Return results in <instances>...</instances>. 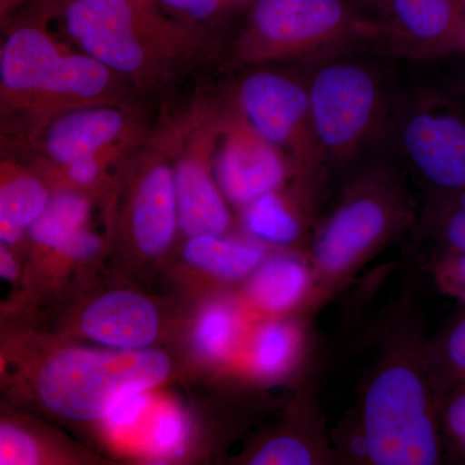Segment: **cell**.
<instances>
[{"label":"cell","mask_w":465,"mask_h":465,"mask_svg":"<svg viewBox=\"0 0 465 465\" xmlns=\"http://www.w3.org/2000/svg\"><path fill=\"white\" fill-rule=\"evenodd\" d=\"M372 18L391 54L410 60L448 56L465 17V0H375Z\"/></svg>","instance_id":"12"},{"label":"cell","mask_w":465,"mask_h":465,"mask_svg":"<svg viewBox=\"0 0 465 465\" xmlns=\"http://www.w3.org/2000/svg\"><path fill=\"white\" fill-rule=\"evenodd\" d=\"M52 185L25 139L0 128V241L20 253L27 229L50 201Z\"/></svg>","instance_id":"13"},{"label":"cell","mask_w":465,"mask_h":465,"mask_svg":"<svg viewBox=\"0 0 465 465\" xmlns=\"http://www.w3.org/2000/svg\"><path fill=\"white\" fill-rule=\"evenodd\" d=\"M213 173L226 200L241 208L296 176L286 155L262 139L232 105L223 112Z\"/></svg>","instance_id":"11"},{"label":"cell","mask_w":465,"mask_h":465,"mask_svg":"<svg viewBox=\"0 0 465 465\" xmlns=\"http://www.w3.org/2000/svg\"><path fill=\"white\" fill-rule=\"evenodd\" d=\"M79 329L94 344L115 351H142L157 341L161 318L154 302L133 290H114L92 300Z\"/></svg>","instance_id":"18"},{"label":"cell","mask_w":465,"mask_h":465,"mask_svg":"<svg viewBox=\"0 0 465 465\" xmlns=\"http://www.w3.org/2000/svg\"><path fill=\"white\" fill-rule=\"evenodd\" d=\"M243 336L242 309L228 296H215L195 316L192 342L195 353L208 365H220L234 354Z\"/></svg>","instance_id":"21"},{"label":"cell","mask_w":465,"mask_h":465,"mask_svg":"<svg viewBox=\"0 0 465 465\" xmlns=\"http://www.w3.org/2000/svg\"><path fill=\"white\" fill-rule=\"evenodd\" d=\"M399 296L384 313L371 362L358 385V445L366 463H445L439 407L427 356L423 275L406 262Z\"/></svg>","instance_id":"1"},{"label":"cell","mask_w":465,"mask_h":465,"mask_svg":"<svg viewBox=\"0 0 465 465\" xmlns=\"http://www.w3.org/2000/svg\"><path fill=\"white\" fill-rule=\"evenodd\" d=\"M247 307L264 318L309 314L321 308L317 275L302 250H271L256 271L244 281Z\"/></svg>","instance_id":"14"},{"label":"cell","mask_w":465,"mask_h":465,"mask_svg":"<svg viewBox=\"0 0 465 465\" xmlns=\"http://www.w3.org/2000/svg\"><path fill=\"white\" fill-rule=\"evenodd\" d=\"M8 405H5V402H3V401H0V410L2 409H8Z\"/></svg>","instance_id":"35"},{"label":"cell","mask_w":465,"mask_h":465,"mask_svg":"<svg viewBox=\"0 0 465 465\" xmlns=\"http://www.w3.org/2000/svg\"><path fill=\"white\" fill-rule=\"evenodd\" d=\"M238 84L232 108L286 155L298 179L324 183L304 73L259 65Z\"/></svg>","instance_id":"8"},{"label":"cell","mask_w":465,"mask_h":465,"mask_svg":"<svg viewBox=\"0 0 465 465\" xmlns=\"http://www.w3.org/2000/svg\"><path fill=\"white\" fill-rule=\"evenodd\" d=\"M427 356L440 402L450 391L465 382V302L428 336Z\"/></svg>","instance_id":"24"},{"label":"cell","mask_w":465,"mask_h":465,"mask_svg":"<svg viewBox=\"0 0 465 465\" xmlns=\"http://www.w3.org/2000/svg\"><path fill=\"white\" fill-rule=\"evenodd\" d=\"M268 247L253 240L203 234L188 238L183 250L186 264L217 282H244L268 256Z\"/></svg>","instance_id":"20"},{"label":"cell","mask_w":465,"mask_h":465,"mask_svg":"<svg viewBox=\"0 0 465 465\" xmlns=\"http://www.w3.org/2000/svg\"><path fill=\"white\" fill-rule=\"evenodd\" d=\"M131 127V116L124 106L99 103L45 116L21 136L48 176L75 159L122 148Z\"/></svg>","instance_id":"10"},{"label":"cell","mask_w":465,"mask_h":465,"mask_svg":"<svg viewBox=\"0 0 465 465\" xmlns=\"http://www.w3.org/2000/svg\"><path fill=\"white\" fill-rule=\"evenodd\" d=\"M23 281V258H21L20 253L16 250L12 249L5 242L0 241V284H8L16 292V305H15L14 316L16 313L18 300H20Z\"/></svg>","instance_id":"31"},{"label":"cell","mask_w":465,"mask_h":465,"mask_svg":"<svg viewBox=\"0 0 465 465\" xmlns=\"http://www.w3.org/2000/svg\"><path fill=\"white\" fill-rule=\"evenodd\" d=\"M2 45H3V41H2V39H0V54H2Z\"/></svg>","instance_id":"36"},{"label":"cell","mask_w":465,"mask_h":465,"mask_svg":"<svg viewBox=\"0 0 465 465\" xmlns=\"http://www.w3.org/2000/svg\"><path fill=\"white\" fill-rule=\"evenodd\" d=\"M114 152L105 153V154L90 155V157L75 159L70 162L65 167L54 171L48 174L50 180L56 174L61 173L72 183L74 189H85L96 183L103 176L104 167H105L106 158H112Z\"/></svg>","instance_id":"28"},{"label":"cell","mask_w":465,"mask_h":465,"mask_svg":"<svg viewBox=\"0 0 465 465\" xmlns=\"http://www.w3.org/2000/svg\"><path fill=\"white\" fill-rule=\"evenodd\" d=\"M282 420L252 450L251 465L333 464L339 459L327 440L324 420L312 385H293Z\"/></svg>","instance_id":"17"},{"label":"cell","mask_w":465,"mask_h":465,"mask_svg":"<svg viewBox=\"0 0 465 465\" xmlns=\"http://www.w3.org/2000/svg\"><path fill=\"white\" fill-rule=\"evenodd\" d=\"M390 142L423 202L465 191V109L433 90L396 96Z\"/></svg>","instance_id":"7"},{"label":"cell","mask_w":465,"mask_h":465,"mask_svg":"<svg viewBox=\"0 0 465 465\" xmlns=\"http://www.w3.org/2000/svg\"><path fill=\"white\" fill-rule=\"evenodd\" d=\"M464 60H465V58H464Z\"/></svg>","instance_id":"37"},{"label":"cell","mask_w":465,"mask_h":465,"mask_svg":"<svg viewBox=\"0 0 465 465\" xmlns=\"http://www.w3.org/2000/svg\"><path fill=\"white\" fill-rule=\"evenodd\" d=\"M425 256L465 252V191L423 202L412 231Z\"/></svg>","instance_id":"23"},{"label":"cell","mask_w":465,"mask_h":465,"mask_svg":"<svg viewBox=\"0 0 465 465\" xmlns=\"http://www.w3.org/2000/svg\"><path fill=\"white\" fill-rule=\"evenodd\" d=\"M163 5L176 16L182 17L185 23H206L222 11L226 0H152Z\"/></svg>","instance_id":"30"},{"label":"cell","mask_w":465,"mask_h":465,"mask_svg":"<svg viewBox=\"0 0 465 465\" xmlns=\"http://www.w3.org/2000/svg\"><path fill=\"white\" fill-rule=\"evenodd\" d=\"M63 451L56 440L38 421L0 410V465L60 463Z\"/></svg>","instance_id":"22"},{"label":"cell","mask_w":465,"mask_h":465,"mask_svg":"<svg viewBox=\"0 0 465 465\" xmlns=\"http://www.w3.org/2000/svg\"><path fill=\"white\" fill-rule=\"evenodd\" d=\"M23 11L2 45L0 127L24 134L61 110L116 103L119 76L52 36V0H29Z\"/></svg>","instance_id":"2"},{"label":"cell","mask_w":465,"mask_h":465,"mask_svg":"<svg viewBox=\"0 0 465 465\" xmlns=\"http://www.w3.org/2000/svg\"><path fill=\"white\" fill-rule=\"evenodd\" d=\"M418 262L439 292L465 302V252L437 253Z\"/></svg>","instance_id":"26"},{"label":"cell","mask_w":465,"mask_h":465,"mask_svg":"<svg viewBox=\"0 0 465 465\" xmlns=\"http://www.w3.org/2000/svg\"><path fill=\"white\" fill-rule=\"evenodd\" d=\"M312 320L313 316L298 314L258 321L249 348L250 370L258 381L293 387L307 378Z\"/></svg>","instance_id":"19"},{"label":"cell","mask_w":465,"mask_h":465,"mask_svg":"<svg viewBox=\"0 0 465 465\" xmlns=\"http://www.w3.org/2000/svg\"><path fill=\"white\" fill-rule=\"evenodd\" d=\"M70 38L82 52L118 76L137 82L155 78L170 54L191 42L153 5L137 0H52Z\"/></svg>","instance_id":"6"},{"label":"cell","mask_w":465,"mask_h":465,"mask_svg":"<svg viewBox=\"0 0 465 465\" xmlns=\"http://www.w3.org/2000/svg\"><path fill=\"white\" fill-rule=\"evenodd\" d=\"M448 56H461L465 58V17L457 36H455L454 42L450 45Z\"/></svg>","instance_id":"32"},{"label":"cell","mask_w":465,"mask_h":465,"mask_svg":"<svg viewBox=\"0 0 465 465\" xmlns=\"http://www.w3.org/2000/svg\"><path fill=\"white\" fill-rule=\"evenodd\" d=\"M322 183L293 177L243 208L244 231L271 250L307 251L318 223Z\"/></svg>","instance_id":"16"},{"label":"cell","mask_w":465,"mask_h":465,"mask_svg":"<svg viewBox=\"0 0 465 465\" xmlns=\"http://www.w3.org/2000/svg\"><path fill=\"white\" fill-rule=\"evenodd\" d=\"M418 213L397 159L375 157L348 173L307 247L321 307L382 250L414 231Z\"/></svg>","instance_id":"3"},{"label":"cell","mask_w":465,"mask_h":465,"mask_svg":"<svg viewBox=\"0 0 465 465\" xmlns=\"http://www.w3.org/2000/svg\"><path fill=\"white\" fill-rule=\"evenodd\" d=\"M439 419L445 463L465 464V382L440 400Z\"/></svg>","instance_id":"25"},{"label":"cell","mask_w":465,"mask_h":465,"mask_svg":"<svg viewBox=\"0 0 465 465\" xmlns=\"http://www.w3.org/2000/svg\"><path fill=\"white\" fill-rule=\"evenodd\" d=\"M308 64L312 125L324 173L347 176L390 140L397 94L378 64L347 50Z\"/></svg>","instance_id":"4"},{"label":"cell","mask_w":465,"mask_h":465,"mask_svg":"<svg viewBox=\"0 0 465 465\" xmlns=\"http://www.w3.org/2000/svg\"><path fill=\"white\" fill-rule=\"evenodd\" d=\"M127 228L137 252L157 259L173 247L179 232L173 167L150 155L134 177L127 204Z\"/></svg>","instance_id":"15"},{"label":"cell","mask_w":465,"mask_h":465,"mask_svg":"<svg viewBox=\"0 0 465 465\" xmlns=\"http://www.w3.org/2000/svg\"><path fill=\"white\" fill-rule=\"evenodd\" d=\"M137 2L143 3V5H153L152 0H137ZM154 7V5H153Z\"/></svg>","instance_id":"34"},{"label":"cell","mask_w":465,"mask_h":465,"mask_svg":"<svg viewBox=\"0 0 465 465\" xmlns=\"http://www.w3.org/2000/svg\"><path fill=\"white\" fill-rule=\"evenodd\" d=\"M376 36L374 20L351 0H256L235 43L234 60L256 66L312 63Z\"/></svg>","instance_id":"5"},{"label":"cell","mask_w":465,"mask_h":465,"mask_svg":"<svg viewBox=\"0 0 465 465\" xmlns=\"http://www.w3.org/2000/svg\"><path fill=\"white\" fill-rule=\"evenodd\" d=\"M223 110L203 105L193 113L173 163L180 231L188 238L225 235L232 229V213L213 173Z\"/></svg>","instance_id":"9"},{"label":"cell","mask_w":465,"mask_h":465,"mask_svg":"<svg viewBox=\"0 0 465 465\" xmlns=\"http://www.w3.org/2000/svg\"><path fill=\"white\" fill-rule=\"evenodd\" d=\"M29 0H0V23L8 16L9 14L18 11L23 5H25Z\"/></svg>","instance_id":"33"},{"label":"cell","mask_w":465,"mask_h":465,"mask_svg":"<svg viewBox=\"0 0 465 465\" xmlns=\"http://www.w3.org/2000/svg\"><path fill=\"white\" fill-rule=\"evenodd\" d=\"M188 433V420L179 409L161 410L153 423V449L164 457H179L185 451Z\"/></svg>","instance_id":"27"},{"label":"cell","mask_w":465,"mask_h":465,"mask_svg":"<svg viewBox=\"0 0 465 465\" xmlns=\"http://www.w3.org/2000/svg\"><path fill=\"white\" fill-rule=\"evenodd\" d=\"M148 402V391L127 394L116 401L103 421L108 430H114V432L127 430L139 420L140 416L145 411Z\"/></svg>","instance_id":"29"}]
</instances>
